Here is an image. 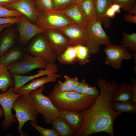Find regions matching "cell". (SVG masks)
<instances>
[{
	"label": "cell",
	"instance_id": "obj_1",
	"mask_svg": "<svg viewBox=\"0 0 136 136\" xmlns=\"http://www.w3.org/2000/svg\"><path fill=\"white\" fill-rule=\"evenodd\" d=\"M96 83L100 90L99 94L89 109L79 112L83 117L84 122L74 136H89L103 132L114 136L115 121L123 113L115 111L112 107V97L118 85L114 79L106 81L102 78Z\"/></svg>",
	"mask_w": 136,
	"mask_h": 136
},
{
	"label": "cell",
	"instance_id": "obj_2",
	"mask_svg": "<svg viewBox=\"0 0 136 136\" xmlns=\"http://www.w3.org/2000/svg\"><path fill=\"white\" fill-rule=\"evenodd\" d=\"M48 97L59 110L78 112L89 109L97 97L73 91H63L58 83L55 85Z\"/></svg>",
	"mask_w": 136,
	"mask_h": 136
},
{
	"label": "cell",
	"instance_id": "obj_3",
	"mask_svg": "<svg viewBox=\"0 0 136 136\" xmlns=\"http://www.w3.org/2000/svg\"><path fill=\"white\" fill-rule=\"evenodd\" d=\"M12 109L15 112L14 116L18 123L17 131L19 135H26L22 130L24 124L29 121L36 123L38 122V114L33 105L31 97L29 94L20 95L14 103Z\"/></svg>",
	"mask_w": 136,
	"mask_h": 136
},
{
	"label": "cell",
	"instance_id": "obj_4",
	"mask_svg": "<svg viewBox=\"0 0 136 136\" xmlns=\"http://www.w3.org/2000/svg\"><path fill=\"white\" fill-rule=\"evenodd\" d=\"M45 87L43 86L32 91L29 94L32 98L33 105L38 114H42L45 123L51 124L53 120L59 116V112L49 97L42 93Z\"/></svg>",
	"mask_w": 136,
	"mask_h": 136
},
{
	"label": "cell",
	"instance_id": "obj_5",
	"mask_svg": "<svg viewBox=\"0 0 136 136\" xmlns=\"http://www.w3.org/2000/svg\"><path fill=\"white\" fill-rule=\"evenodd\" d=\"M102 24L97 19L89 23L87 27L86 46L91 55L97 54L101 45L112 44L110 38L102 27Z\"/></svg>",
	"mask_w": 136,
	"mask_h": 136
},
{
	"label": "cell",
	"instance_id": "obj_6",
	"mask_svg": "<svg viewBox=\"0 0 136 136\" xmlns=\"http://www.w3.org/2000/svg\"><path fill=\"white\" fill-rule=\"evenodd\" d=\"M25 49L27 53L33 56L40 57L48 63L54 62L57 59V56L43 33L32 39Z\"/></svg>",
	"mask_w": 136,
	"mask_h": 136
},
{
	"label": "cell",
	"instance_id": "obj_7",
	"mask_svg": "<svg viewBox=\"0 0 136 136\" xmlns=\"http://www.w3.org/2000/svg\"><path fill=\"white\" fill-rule=\"evenodd\" d=\"M38 12L35 24L44 30H58L74 23L64 14L57 11Z\"/></svg>",
	"mask_w": 136,
	"mask_h": 136
},
{
	"label": "cell",
	"instance_id": "obj_8",
	"mask_svg": "<svg viewBox=\"0 0 136 136\" xmlns=\"http://www.w3.org/2000/svg\"><path fill=\"white\" fill-rule=\"evenodd\" d=\"M48 63L41 57L33 56L26 52L22 60L7 67L12 74L21 75L29 73L36 69H45Z\"/></svg>",
	"mask_w": 136,
	"mask_h": 136
},
{
	"label": "cell",
	"instance_id": "obj_9",
	"mask_svg": "<svg viewBox=\"0 0 136 136\" xmlns=\"http://www.w3.org/2000/svg\"><path fill=\"white\" fill-rule=\"evenodd\" d=\"M105 46L104 50L106 55L105 63L115 69H120L122 61L130 59L132 57V54L122 45L108 44Z\"/></svg>",
	"mask_w": 136,
	"mask_h": 136
},
{
	"label": "cell",
	"instance_id": "obj_10",
	"mask_svg": "<svg viewBox=\"0 0 136 136\" xmlns=\"http://www.w3.org/2000/svg\"><path fill=\"white\" fill-rule=\"evenodd\" d=\"M14 87H10L8 91L0 94V104L3 110L5 117L1 126L4 130L7 129L13 123L16 124L18 122L13 116L12 110L15 101L22 94L14 92Z\"/></svg>",
	"mask_w": 136,
	"mask_h": 136
},
{
	"label": "cell",
	"instance_id": "obj_11",
	"mask_svg": "<svg viewBox=\"0 0 136 136\" xmlns=\"http://www.w3.org/2000/svg\"><path fill=\"white\" fill-rule=\"evenodd\" d=\"M16 24L18 34L17 43L21 46L27 45L33 37L43 33L44 31L36 24L31 22L23 15L21 16L20 20Z\"/></svg>",
	"mask_w": 136,
	"mask_h": 136
},
{
	"label": "cell",
	"instance_id": "obj_12",
	"mask_svg": "<svg viewBox=\"0 0 136 136\" xmlns=\"http://www.w3.org/2000/svg\"><path fill=\"white\" fill-rule=\"evenodd\" d=\"M58 30L66 38L70 46H86L87 27L73 23Z\"/></svg>",
	"mask_w": 136,
	"mask_h": 136
},
{
	"label": "cell",
	"instance_id": "obj_13",
	"mask_svg": "<svg viewBox=\"0 0 136 136\" xmlns=\"http://www.w3.org/2000/svg\"><path fill=\"white\" fill-rule=\"evenodd\" d=\"M3 6L20 13L25 16L31 22L35 24L39 12L33 0H17Z\"/></svg>",
	"mask_w": 136,
	"mask_h": 136
},
{
	"label": "cell",
	"instance_id": "obj_14",
	"mask_svg": "<svg viewBox=\"0 0 136 136\" xmlns=\"http://www.w3.org/2000/svg\"><path fill=\"white\" fill-rule=\"evenodd\" d=\"M43 33L57 57L62 54L67 47L70 46L66 38L58 30H44Z\"/></svg>",
	"mask_w": 136,
	"mask_h": 136
},
{
	"label": "cell",
	"instance_id": "obj_15",
	"mask_svg": "<svg viewBox=\"0 0 136 136\" xmlns=\"http://www.w3.org/2000/svg\"><path fill=\"white\" fill-rule=\"evenodd\" d=\"M58 72V67L54 62L48 63L47 68L44 70L41 69L38 71V73L34 75L29 76H22L12 74L15 81L14 92L16 93L22 86L29 81L50 74L55 73Z\"/></svg>",
	"mask_w": 136,
	"mask_h": 136
},
{
	"label": "cell",
	"instance_id": "obj_16",
	"mask_svg": "<svg viewBox=\"0 0 136 136\" xmlns=\"http://www.w3.org/2000/svg\"><path fill=\"white\" fill-rule=\"evenodd\" d=\"M54 11L62 13L76 24L87 27L89 24L79 4L76 3L62 9Z\"/></svg>",
	"mask_w": 136,
	"mask_h": 136
},
{
	"label": "cell",
	"instance_id": "obj_17",
	"mask_svg": "<svg viewBox=\"0 0 136 136\" xmlns=\"http://www.w3.org/2000/svg\"><path fill=\"white\" fill-rule=\"evenodd\" d=\"M60 77V75L54 73L44 76L41 78L34 79L30 81L28 84L22 86L16 93L23 95H28L32 91L43 86L47 83L55 82L57 78Z\"/></svg>",
	"mask_w": 136,
	"mask_h": 136
},
{
	"label": "cell",
	"instance_id": "obj_18",
	"mask_svg": "<svg viewBox=\"0 0 136 136\" xmlns=\"http://www.w3.org/2000/svg\"><path fill=\"white\" fill-rule=\"evenodd\" d=\"M18 34L16 27L6 28L0 39V56L1 57L17 43Z\"/></svg>",
	"mask_w": 136,
	"mask_h": 136
},
{
	"label": "cell",
	"instance_id": "obj_19",
	"mask_svg": "<svg viewBox=\"0 0 136 136\" xmlns=\"http://www.w3.org/2000/svg\"><path fill=\"white\" fill-rule=\"evenodd\" d=\"M26 53L25 48L22 46L15 45L1 57L0 64L7 66L19 61L23 59Z\"/></svg>",
	"mask_w": 136,
	"mask_h": 136
},
{
	"label": "cell",
	"instance_id": "obj_20",
	"mask_svg": "<svg viewBox=\"0 0 136 136\" xmlns=\"http://www.w3.org/2000/svg\"><path fill=\"white\" fill-rule=\"evenodd\" d=\"M95 7L97 19L104 24L106 28L110 26L111 18L106 16V13L108 9L113 4L112 0H93Z\"/></svg>",
	"mask_w": 136,
	"mask_h": 136
},
{
	"label": "cell",
	"instance_id": "obj_21",
	"mask_svg": "<svg viewBox=\"0 0 136 136\" xmlns=\"http://www.w3.org/2000/svg\"><path fill=\"white\" fill-rule=\"evenodd\" d=\"M59 116L66 120L72 129L76 132L81 127L84 122L83 116L79 112L59 110Z\"/></svg>",
	"mask_w": 136,
	"mask_h": 136
},
{
	"label": "cell",
	"instance_id": "obj_22",
	"mask_svg": "<svg viewBox=\"0 0 136 136\" xmlns=\"http://www.w3.org/2000/svg\"><path fill=\"white\" fill-rule=\"evenodd\" d=\"M132 95V84L122 82L118 85L117 90L112 97V102L131 100Z\"/></svg>",
	"mask_w": 136,
	"mask_h": 136
},
{
	"label": "cell",
	"instance_id": "obj_23",
	"mask_svg": "<svg viewBox=\"0 0 136 136\" xmlns=\"http://www.w3.org/2000/svg\"><path fill=\"white\" fill-rule=\"evenodd\" d=\"M52 128L58 134L59 136H74L75 132L70 124L65 119L58 116L52 121Z\"/></svg>",
	"mask_w": 136,
	"mask_h": 136
},
{
	"label": "cell",
	"instance_id": "obj_24",
	"mask_svg": "<svg viewBox=\"0 0 136 136\" xmlns=\"http://www.w3.org/2000/svg\"><path fill=\"white\" fill-rule=\"evenodd\" d=\"M14 86L12 74L9 71L7 66L0 64V90L2 93L6 91L8 88Z\"/></svg>",
	"mask_w": 136,
	"mask_h": 136
},
{
	"label": "cell",
	"instance_id": "obj_25",
	"mask_svg": "<svg viewBox=\"0 0 136 136\" xmlns=\"http://www.w3.org/2000/svg\"><path fill=\"white\" fill-rule=\"evenodd\" d=\"M79 4L89 23L97 20L96 11L93 0H84Z\"/></svg>",
	"mask_w": 136,
	"mask_h": 136
},
{
	"label": "cell",
	"instance_id": "obj_26",
	"mask_svg": "<svg viewBox=\"0 0 136 136\" xmlns=\"http://www.w3.org/2000/svg\"><path fill=\"white\" fill-rule=\"evenodd\" d=\"M77 54L75 46H69L57 57L60 62L65 65L73 64L77 61Z\"/></svg>",
	"mask_w": 136,
	"mask_h": 136
},
{
	"label": "cell",
	"instance_id": "obj_27",
	"mask_svg": "<svg viewBox=\"0 0 136 136\" xmlns=\"http://www.w3.org/2000/svg\"><path fill=\"white\" fill-rule=\"evenodd\" d=\"M113 109L117 112H126L131 114L136 112V103L131 100L119 102L112 103Z\"/></svg>",
	"mask_w": 136,
	"mask_h": 136
},
{
	"label": "cell",
	"instance_id": "obj_28",
	"mask_svg": "<svg viewBox=\"0 0 136 136\" xmlns=\"http://www.w3.org/2000/svg\"><path fill=\"white\" fill-rule=\"evenodd\" d=\"M77 54V61L80 65H85L90 61V54L88 48L81 45L75 46Z\"/></svg>",
	"mask_w": 136,
	"mask_h": 136
},
{
	"label": "cell",
	"instance_id": "obj_29",
	"mask_svg": "<svg viewBox=\"0 0 136 136\" xmlns=\"http://www.w3.org/2000/svg\"><path fill=\"white\" fill-rule=\"evenodd\" d=\"M122 35L121 45L131 52H136V33L129 34L123 31Z\"/></svg>",
	"mask_w": 136,
	"mask_h": 136
},
{
	"label": "cell",
	"instance_id": "obj_30",
	"mask_svg": "<svg viewBox=\"0 0 136 136\" xmlns=\"http://www.w3.org/2000/svg\"><path fill=\"white\" fill-rule=\"evenodd\" d=\"M38 12H46L53 10L52 0H33Z\"/></svg>",
	"mask_w": 136,
	"mask_h": 136
},
{
	"label": "cell",
	"instance_id": "obj_31",
	"mask_svg": "<svg viewBox=\"0 0 136 136\" xmlns=\"http://www.w3.org/2000/svg\"><path fill=\"white\" fill-rule=\"evenodd\" d=\"M31 126L37 130L41 136H59L57 132L53 128L47 129L37 125L36 123L30 121Z\"/></svg>",
	"mask_w": 136,
	"mask_h": 136
},
{
	"label": "cell",
	"instance_id": "obj_32",
	"mask_svg": "<svg viewBox=\"0 0 136 136\" xmlns=\"http://www.w3.org/2000/svg\"><path fill=\"white\" fill-rule=\"evenodd\" d=\"M52 1L53 10H62L76 3L75 0H52Z\"/></svg>",
	"mask_w": 136,
	"mask_h": 136
},
{
	"label": "cell",
	"instance_id": "obj_33",
	"mask_svg": "<svg viewBox=\"0 0 136 136\" xmlns=\"http://www.w3.org/2000/svg\"><path fill=\"white\" fill-rule=\"evenodd\" d=\"M113 4L119 5L122 9L128 12L136 5V0H112Z\"/></svg>",
	"mask_w": 136,
	"mask_h": 136
},
{
	"label": "cell",
	"instance_id": "obj_34",
	"mask_svg": "<svg viewBox=\"0 0 136 136\" xmlns=\"http://www.w3.org/2000/svg\"><path fill=\"white\" fill-rule=\"evenodd\" d=\"M23 15L15 11L9 9L0 5V17H19Z\"/></svg>",
	"mask_w": 136,
	"mask_h": 136
},
{
	"label": "cell",
	"instance_id": "obj_35",
	"mask_svg": "<svg viewBox=\"0 0 136 136\" xmlns=\"http://www.w3.org/2000/svg\"><path fill=\"white\" fill-rule=\"evenodd\" d=\"M21 17H0V25L7 24H11L12 25L16 24L20 20Z\"/></svg>",
	"mask_w": 136,
	"mask_h": 136
},
{
	"label": "cell",
	"instance_id": "obj_36",
	"mask_svg": "<svg viewBox=\"0 0 136 136\" xmlns=\"http://www.w3.org/2000/svg\"><path fill=\"white\" fill-rule=\"evenodd\" d=\"M100 93V91L97 88L96 86H89L85 94L88 95L98 97Z\"/></svg>",
	"mask_w": 136,
	"mask_h": 136
},
{
	"label": "cell",
	"instance_id": "obj_37",
	"mask_svg": "<svg viewBox=\"0 0 136 136\" xmlns=\"http://www.w3.org/2000/svg\"><path fill=\"white\" fill-rule=\"evenodd\" d=\"M131 82L132 85V95L131 100L136 103V80L134 77L131 78Z\"/></svg>",
	"mask_w": 136,
	"mask_h": 136
},
{
	"label": "cell",
	"instance_id": "obj_38",
	"mask_svg": "<svg viewBox=\"0 0 136 136\" xmlns=\"http://www.w3.org/2000/svg\"><path fill=\"white\" fill-rule=\"evenodd\" d=\"M124 20L128 22L136 24V15L130 14H125L124 16Z\"/></svg>",
	"mask_w": 136,
	"mask_h": 136
},
{
	"label": "cell",
	"instance_id": "obj_39",
	"mask_svg": "<svg viewBox=\"0 0 136 136\" xmlns=\"http://www.w3.org/2000/svg\"><path fill=\"white\" fill-rule=\"evenodd\" d=\"M64 78H65V80L63 83L69 87L75 82L78 78L77 77H75L73 78H71L69 76L67 75H64Z\"/></svg>",
	"mask_w": 136,
	"mask_h": 136
},
{
	"label": "cell",
	"instance_id": "obj_40",
	"mask_svg": "<svg viewBox=\"0 0 136 136\" xmlns=\"http://www.w3.org/2000/svg\"><path fill=\"white\" fill-rule=\"evenodd\" d=\"M87 83L86 82L85 79H83L76 88L73 92L76 93H82V90L84 87Z\"/></svg>",
	"mask_w": 136,
	"mask_h": 136
},
{
	"label": "cell",
	"instance_id": "obj_41",
	"mask_svg": "<svg viewBox=\"0 0 136 136\" xmlns=\"http://www.w3.org/2000/svg\"><path fill=\"white\" fill-rule=\"evenodd\" d=\"M116 12L111 7L107 10L106 13V16L110 18H114L116 14Z\"/></svg>",
	"mask_w": 136,
	"mask_h": 136
},
{
	"label": "cell",
	"instance_id": "obj_42",
	"mask_svg": "<svg viewBox=\"0 0 136 136\" xmlns=\"http://www.w3.org/2000/svg\"><path fill=\"white\" fill-rule=\"evenodd\" d=\"M58 83L60 89L61 91L64 92L69 91V87L66 85L63 82L58 81Z\"/></svg>",
	"mask_w": 136,
	"mask_h": 136
},
{
	"label": "cell",
	"instance_id": "obj_43",
	"mask_svg": "<svg viewBox=\"0 0 136 136\" xmlns=\"http://www.w3.org/2000/svg\"><path fill=\"white\" fill-rule=\"evenodd\" d=\"M80 82L79 81L78 78L76 79L75 82L69 87V91H73L77 87Z\"/></svg>",
	"mask_w": 136,
	"mask_h": 136
},
{
	"label": "cell",
	"instance_id": "obj_44",
	"mask_svg": "<svg viewBox=\"0 0 136 136\" xmlns=\"http://www.w3.org/2000/svg\"><path fill=\"white\" fill-rule=\"evenodd\" d=\"M17 0H0V5L4 6L11 4Z\"/></svg>",
	"mask_w": 136,
	"mask_h": 136
},
{
	"label": "cell",
	"instance_id": "obj_45",
	"mask_svg": "<svg viewBox=\"0 0 136 136\" xmlns=\"http://www.w3.org/2000/svg\"><path fill=\"white\" fill-rule=\"evenodd\" d=\"M111 7L113 9L116 13H120L121 7L119 5L117 4H113Z\"/></svg>",
	"mask_w": 136,
	"mask_h": 136
},
{
	"label": "cell",
	"instance_id": "obj_46",
	"mask_svg": "<svg viewBox=\"0 0 136 136\" xmlns=\"http://www.w3.org/2000/svg\"><path fill=\"white\" fill-rule=\"evenodd\" d=\"M12 24H7L0 25V34L1 31L4 29L11 26Z\"/></svg>",
	"mask_w": 136,
	"mask_h": 136
},
{
	"label": "cell",
	"instance_id": "obj_47",
	"mask_svg": "<svg viewBox=\"0 0 136 136\" xmlns=\"http://www.w3.org/2000/svg\"><path fill=\"white\" fill-rule=\"evenodd\" d=\"M129 14L136 15V5L128 12Z\"/></svg>",
	"mask_w": 136,
	"mask_h": 136
},
{
	"label": "cell",
	"instance_id": "obj_48",
	"mask_svg": "<svg viewBox=\"0 0 136 136\" xmlns=\"http://www.w3.org/2000/svg\"><path fill=\"white\" fill-rule=\"evenodd\" d=\"M89 86V85L88 84L85 86L83 88L82 93L85 94L88 89Z\"/></svg>",
	"mask_w": 136,
	"mask_h": 136
},
{
	"label": "cell",
	"instance_id": "obj_49",
	"mask_svg": "<svg viewBox=\"0 0 136 136\" xmlns=\"http://www.w3.org/2000/svg\"><path fill=\"white\" fill-rule=\"evenodd\" d=\"M3 116H4V114L3 110L2 107H0V120L1 118Z\"/></svg>",
	"mask_w": 136,
	"mask_h": 136
},
{
	"label": "cell",
	"instance_id": "obj_50",
	"mask_svg": "<svg viewBox=\"0 0 136 136\" xmlns=\"http://www.w3.org/2000/svg\"><path fill=\"white\" fill-rule=\"evenodd\" d=\"M132 52V56L134 58V64H136V52Z\"/></svg>",
	"mask_w": 136,
	"mask_h": 136
},
{
	"label": "cell",
	"instance_id": "obj_51",
	"mask_svg": "<svg viewBox=\"0 0 136 136\" xmlns=\"http://www.w3.org/2000/svg\"><path fill=\"white\" fill-rule=\"evenodd\" d=\"M84 0H75L76 3L80 4Z\"/></svg>",
	"mask_w": 136,
	"mask_h": 136
},
{
	"label": "cell",
	"instance_id": "obj_52",
	"mask_svg": "<svg viewBox=\"0 0 136 136\" xmlns=\"http://www.w3.org/2000/svg\"><path fill=\"white\" fill-rule=\"evenodd\" d=\"M1 57L0 56V59Z\"/></svg>",
	"mask_w": 136,
	"mask_h": 136
}]
</instances>
